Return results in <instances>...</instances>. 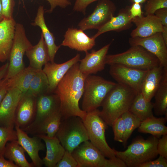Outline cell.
I'll use <instances>...</instances> for the list:
<instances>
[{"mask_svg":"<svg viewBox=\"0 0 167 167\" xmlns=\"http://www.w3.org/2000/svg\"><path fill=\"white\" fill-rule=\"evenodd\" d=\"M154 96L153 109L155 114L165 115L167 113V67H164L161 83Z\"/></svg>","mask_w":167,"mask_h":167,"instance_id":"cell-31","label":"cell"},{"mask_svg":"<svg viewBox=\"0 0 167 167\" xmlns=\"http://www.w3.org/2000/svg\"><path fill=\"white\" fill-rule=\"evenodd\" d=\"M8 89L7 79L4 78L0 80V105Z\"/></svg>","mask_w":167,"mask_h":167,"instance_id":"cell-46","label":"cell"},{"mask_svg":"<svg viewBox=\"0 0 167 167\" xmlns=\"http://www.w3.org/2000/svg\"><path fill=\"white\" fill-rule=\"evenodd\" d=\"M15 140H17L15 130L0 126V154H3L6 144L8 142Z\"/></svg>","mask_w":167,"mask_h":167,"instance_id":"cell-35","label":"cell"},{"mask_svg":"<svg viewBox=\"0 0 167 167\" xmlns=\"http://www.w3.org/2000/svg\"><path fill=\"white\" fill-rule=\"evenodd\" d=\"M55 136L65 150L71 153L82 143L89 140L83 120L76 116L62 119Z\"/></svg>","mask_w":167,"mask_h":167,"instance_id":"cell-7","label":"cell"},{"mask_svg":"<svg viewBox=\"0 0 167 167\" xmlns=\"http://www.w3.org/2000/svg\"><path fill=\"white\" fill-rule=\"evenodd\" d=\"M121 116L124 120L126 129L122 143L125 146L133 132L139 126L141 121L129 111L123 113Z\"/></svg>","mask_w":167,"mask_h":167,"instance_id":"cell-34","label":"cell"},{"mask_svg":"<svg viewBox=\"0 0 167 167\" xmlns=\"http://www.w3.org/2000/svg\"><path fill=\"white\" fill-rule=\"evenodd\" d=\"M154 14L159 19L163 26H167V8L159 9Z\"/></svg>","mask_w":167,"mask_h":167,"instance_id":"cell-45","label":"cell"},{"mask_svg":"<svg viewBox=\"0 0 167 167\" xmlns=\"http://www.w3.org/2000/svg\"><path fill=\"white\" fill-rule=\"evenodd\" d=\"M128 42L131 46H139L143 48L157 58L161 66L167 67V45L163 38L161 32L145 37H131Z\"/></svg>","mask_w":167,"mask_h":167,"instance_id":"cell-12","label":"cell"},{"mask_svg":"<svg viewBox=\"0 0 167 167\" xmlns=\"http://www.w3.org/2000/svg\"><path fill=\"white\" fill-rule=\"evenodd\" d=\"M161 34L163 38L165 44L167 45V26H163Z\"/></svg>","mask_w":167,"mask_h":167,"instance_id":"cell-49","label":"cell"},{"mask_svg":"<svg viewBox=\"0 0 167 167\" xmlns=\"http://www.w3.org/2000/svg\"><path fill=\"white\" fill-rule=\"evenodd\" d=\"M128 86L116 83L103 101L100 115L107 125L112 126L114 122L128 111L137 94Z\"/></svg>","mask_w":167,"mask_h":167,"instance_id":"cell-2","label":"cell"},{"mask_svg":"<svg viewBox=\"0 0 167 167\" xmlns=\"http://www.w3.org/2000/svg\"><path fill=\"white\" fill-rule=\"evenodd\" d=\"M79 63H76L69 69L54 92L60 101L62 119L76 116L83 120L87 114L79 105V101L83 94L86 77L80 72Z\"/></svg>","mask_w":167,"mask_h":167,"instance_id":"cell-1","label":"cell"},{"mask_svg":"<svg viewBox=\"0 0 167 167\" xmlns=\"http://www.w3.org/2000/svg\"><path fill=\"white\" fill-rule=\"evenodd\" d=\"M49 83L42 69L36 70L29 89L25 94L36 98L40 95L48 93Z\"/></svg>","mask_w":167,"mask_h":167,"instance_id":"cell-33","label":"cell"},{"mask_svg":"<svg viewBox=\"0 0 167 167\" xmlns=\"http://www.w3.org/2000/svg\"><path fill=\"white\" fill-rule=\"evenodd\" d=\"M99 0H75L73 7L74 11L82 13L84 15L86 14L87 7L91 4Z\"/></svg>","mask_w":167,"mask_h":167,"instance_id":"cell-40","label":"cell"},{"mask_svg":"<svg viewBox=\"0 0 167 167\" xmlns=\"http://www.w3.org/2000/svg\"><path fill=\"white\" fill-rule=\"evenodd\" d=\"M110 66L109 74L118 83L128 86L137 93L140 92L142 83L148 70L135 69L118 64Z\"/></svg>","mask_w":167,"mask_h":167,"instance_id":"cell-11","label":"cell"},{"mask_svg":"<svg viewBox=\"0 0 167 167\" xmlns=\"http://www.w3.org/2000/svg\"><path fill=\"white\" fill-rule=\"evenodd\" d=\"M4 19L13 18V13L15 6V0H1Z\"/></svg>","mask_w":167,"mask_h":167,"instance_id":"cell-39","label":"cell"},{"mask_svg":"<svg viewBox=\"0 0 167 167\" xmlns=\"http://www.w3.org/2000/svg\"><path fill=\"white\" fill-rule=\"evenodd\" d=\"M153 103L147 101L142 93H138L129 110L141 121L153 116Z\"/></svg>","mask_w":167,"mask_h":167,"instance_id":"cell-32","label":"cell"},{"mask_svg":"<svg viewBox=\"0 0 167 167\" xmlns=\"http://www.w3.org/2000/svg\"><path fill=\"white\" fill-rule=\"evenodd\" d=\"M130 7V6H127L121 9L117 16H113L92 37L96 39L101 34L108 32H120L130 29L133 25L129 11Z\"/></svg>","mask_w":167,"mask_h":167,"instance_id":"cell-22","label":"cell"},{"mask_svg":"<svg viewBox=\"0 0 167 167\" xmlns=\"http://www.w3.org/2000/svg\"><path fill=\"white\" fill-rule=\"evenodd\" d=\"M71 154L77 162V167H127L125 163L117 157L106 159L89 140L79 145Z\"/></svg>","mask_w":167,"mask_h":167,"instance_id":"cell-8","label":"cell"},{"mask_svg":"<svg viewBox=\"0 0 167 167\" xmlns=\"http://www.w3.org/2000/svg\"><path fill=\"white\" fill-rule=\"evenodd\" d=\"M105 64H118L137 69L149 70L160 65L154 55L139 46H131L126 51L119 54L107 55Z\"/></svg>","mask_w":167,"mask_h":167,"instance_id":"cell-4","label":"cell"},{"mask_svg":"<svg viewBox=\"0 0 167 167\" xmlns=\"http://www.w3.org/2000/svg\"><path fill=\"white\" fill-rule=\"evenodd\" d=\"M167 159L159 155L155 160L148 161L139 165L138 167H167Z\"/></svg>","mask_w":167,"mask_h":167,"instance_id":"cell-41","label":"cell"},{"mask_svg":"<svg viewBox=\"0 0 167 167\" xmlns=\"http://www.w3.org/2000/svg\"><path fill=\"white\" fill-rule=\"evenodd\" d=\"M29 62V66L36 70H41L43 66L49 61L47 48L42 34L37 44L25 52Z\"/></svg>","mask_w":167,"mask_h":167,"instance_id":"cell-27","label":"cell"},{"mask_svg":"<svg viewBox=\"0 0 167 167\" xmlns=\"http://www.w3.org/2000/svg\"><path fill=\"white\" fill-rule=\"evenodd\" d=\"M116 84L99 76H88L84 81L82 109L88 113L101 106L107 94Z\"/></svg>","mask_w":167,"mask_h":167,"instance_id":"cell-5","label":"cell"},{"mask_svg":"<svg viewBox=\"0 0 167 167\" xmlns=\"http://www.w3.org/2000/svg\"><path fill=\"white\" fill-rule=\"evenodd\" d=\"M37 135L45 142L46 148V156L42 159L43 164L47 167H56L65 149L56 136L49 137L44 135Z\"/></svg>","mask_w":167,"mask_h":167,"instance_id":"cell-24","label":"cell"},{"mask_svg":"<svg viewBox=\"0 0 167 167\" xmlns=\"http://www.w3.org/2000/svg\"><path fill=\"white\" fill-rule=\"evenodd\" d=\"M0 167H18L14 162L5 159L3 154H0Z\"/></svg>","mask_w":167,"mask_h":167,"instance_id":"cell-47","label":"cell"},{"mask_svg":"<svg viewBox=\"0 0 167 167\" xmlns=\"http://www.w3.org/2000/svg\"><path fill=\"white\" fill-rule=\"evenodd\" d=\"M157 150L158 155L167 159V134L158 139Z\"/></svg>","mask_w":167,"mask_h":167,"instance_id":"cell-43","label":"cell"},{"mask_svg":"<svg viewBox=\"0 0 167 167\" xmlns=\"http://www.w3.org/2000/svg\"><path fill=\"white\" fill-rule=\"evenodd\" d=\"M165 117L156 118L153 116L141 121L138 127L139 132L150 134L158 138L167 134V127L165 125L167 121V114Z\"/></svg>","mask_w":167,"mask_h":167,"instance_id":"cell-28","label":"cell"},{"mask_svg":"<svg viewBox=\"0 0 167 167\" xmlns=\"http://www.w3.org/2000/svg\"><path fill=\"white\" fill-rule=\"evenodd\" d=\"M100 111L97 109L87 113L83 120L89 140L105 157L115 159V149L109 147L106 140L105 133L107 125L100 116Z\"/></svg>","mask_w":167,"mask_h":167,"instance_id":"cell-6","label":"cell"},{"mask_svg":"<svg viewBox=\"0 0 167 167\" xmlns=\"http://www.w3.org/2000/svg\"><path fill=\"white\" fill-rule=\"evenodd\" d=\"M144 6L145 15L154 14L157 10L167 8V0H146Z\"/></svg>","mask_w":167,"mask_h":167,"instance_id":"cell-37","label":"cell"},{"mask_svg":"<svg viewBox=\"0 0 167 167\" xmlns=\"http://www.w3.org/2000/svg\"><path fill=\"white\" fill-rule=\"evenodd\" d=\"M49 4V9L45 12L49 13H52L57 7L62 8H65L71 4V2L68 0H45Z\"/></svg>","mask_w":167,"mask_h":167,"instance_id":"cell-42","label":"cell"},{"mask_svg":"<svg viewBox=\"0 0 167 167\" xmlns=\"http://www.w3.org/2000/svg\"><path fill=\"white\" fill-rule=\"evenodd\" d=\"M62 120L61 113L60 111H59L38 124L22 130L28 134L33 135H44L49 137H54L59 129Z\"/></svg>","mask_w":167,"mask_h":167,"instance_id":"cell-23","label":"cell"},{"mask_svg":"<svg viewBox=\"0 0 167 167\" xmlns=\"http://www.w3.org/2000/svg\"><path fill=\"white\" fill-rule=\"evenodd\" d=\"M111 0H99L93 12L78 23L79 28L83 31L100 29L113 16L116 10Z\"/></svg>","mask_w":167,"mask_h":167,"instance_id":"cell-10","label":"cell"},{"mask_svg":"<svg viewBox=\"0 0 167 167\" xmlns=\"http://www.w3.org/2000/svg\"><path fill=\"white\" fill-rule=\"evenodd\" d=\"M36 98L25 94L20 99L15 116V126L24 129L33 121L36 113Z\"/></svg>","mask_w":167,"mask_h":167,"instance_id":"cell-18","label":"cell"},{"mask_svg":"<svg viewBox=\"0 0 167 167\" xmlns=\"http://www.w3.org/2000/svg\"><path fill=\"white\" fill-rule=\"evenodd\" d=\"M24 95L16 88L8 89L0 105V126L14 129L16 109Z\"/></svg>","mask_w":167,"mask_h":167,"instance_id":"cell-13","label":"cell"},{"mask_svg":"<svg viewBox=\"0 0 167 167\" xmlns=\"http://www.w3.org/2000/svg\"><path fill=\"white\" fill-rule=\"evenodd\" d=\"M112 127L114 133V140L123 143L126 129L124 120L121 116L114 122Z\"/></svg>","mask_w":167,"mask_h":167,"instance_id":"cell-36","label":"cell"},{"mask_svg":"<svg viewBox=\"0 0 167 167\" xmlns=\"http://www.w3.org/2000/svg\"><path fill=\"white\" fill-rule=\"evenodd\" d=\"M44 12V6H39L34 22L31 23V24L34 26H38L40 28L42 32L41 34L47 48L49 62H53L55 55L61 46H57L56 45L54 36L50 32L45 23Z\"/></svg>","mask_w":167,"mask_h":167,"instance_id":"cell-25","label":"cell"},{"mask_svg":"<svg viewBox=\"0 0 167 167\" xmlns=\"http://www.w3.org/2000/svg\"><path fill=\"white\" fill-rule=\"evenodd\" d=\"M16 22L14 18L0 22V62L8 60L14 37Z\"/></svg>","mask_w":167,"mask_h":167,"instance_id":"cell-21","label":"cell"},{"mask_svg":"<svg viewBox=\"0 0 167 167\" xmlns=\"http://www.w3.org/2000/svg\"><path fill=\"white\" fill-rule=\"evenodd\" d=\"M132 21L136 27L131 33L132 37H145L163 30V26L161 21L154 14L136 17Z\"/></svg>","mask_w":167,"mask_h":167,"instance_id":"cell-20","label":"cell"},{"mask_svg":"<svg viewBox=\"0 0 167 167\" xmlns=\"http://www.w3.org/2000/svg\"><path fill=\"white\" fill-rule=\"evenodd\" d=\"M164 68L159 65L148 70L140 89V92L147 101H151L154 96L161 83Z\"/></svg>","mask_w":167,"mask_h":167,"instance_id":"cell-26","label":"cell"},{"mask_svg":"<svg viewBox=\"0 0 167 167\" xmlns=\"http://www.w3.org/2000/svg\"><path fill=\"white\" fill-rule=\"evenodd\" d=\"M78 163L71 153L65 150L61 159L56 167H77Z\"/></svg>","mask_w":167,"mask_h":167,"instance_id":"cell-38","label":"cell"},{"mask_svg":"<svg viewBox=\"0 0 167 167\" xmlns=\"http://www.w3.org/2000/svg\"><path fill=\"white\" fill-rule=\"evenodd\" d=\"M9 62H7L0 67V80L5 78L7 73Z\"/></svg>","mask_w":167,"mask_h":167,"instance_id":"cell-48","label":"cell"},{"mask_svg":"<svg viewBox=\"0 0 167 167\" xmlns=\"http://www.w3.org/2000/svg\"><path fill=\"white\" fill-rule=\"evenodd\" d=\"M158 139L153 135L146 139L139 137L134 139L125 151L115 149V156L122 161L126 167H138L157 156Z\"/></svg>","mask_w":167,"mask_h":167,"instance_id":"cell-3","label":"cell"},{"mask_svg":"<svg viewBox=\"0 0 167 167\" xmlns=\"http://www.w3.org/2000/svg\"><path fill=\"white\" fill-rule=\"evenodd\" d=\"M32 46L26 36L23 25L16 23L5 79H7L12 77L25 68L23 61L24 54Z\"/></svg>","mask_w":167,"mask_h":167,"instance_id":"cell-9","label":"cell"},{"mask_svg":"<svg viewBox=\"0 0 167 167\" xmlns=\"http://www.w3.org/2000/svg\"><path fill=\"white\" fill-rule=\"evenodd\" d=\"M61 46H67L78 51L86 52L95 45V39L89 37L79 28H69L64 36Z\"/></svg>","mask_w":167,"mask_h":167,"instance_id":"cell-19","label":"cell"},{"mask_svg":"<svg viewBox=\"0 0 167 167\" xmlns=\"http://www.w3.org/2000/svg\"><path fill=\"white\" fill-rule=\"evenodd\" d=\"M69 0V1H70V0Z\"/></svg>","mask_w":167,"mask_h":167,"instance_id":"cell-52","label":"cell"},{"mask_svg":"<svg viewBox=\"0 0 167 167\" xmlns=\"http://www.w3.org/2000/svg\"><path fill=\"white\" fill-rule=\"evenodd\" d=\"M4 19L3 15L2 13V6L1 3V0H0V22L2 21Z\"/></svg>","mask_w":167,"mask_h":167,"instance_id":"cell-50","label":"cell"},{"mask_svg":"<svg viewBox=\"0 0 167 167\" xmlns=\"http://www.w3.org/2000/svg\"><path fill=\"white\" fill-rule=\"evenodd\" d=\"M111 43L91 53L85 52V57L80 60L79 68L80 72L86 77L92 74H95L104 69L105 59Z\"/></svg>","mask_w":167,"mask_h":167,"instance_id":"cell-15","label":"cell"},{"mask_svg":"<svg viewBox=\"0 0 167 167\" xmlns=\"http://www.w3.org/2000/svg\"><path fill=\"white\" fill-rule=\"evenodd\" d=\"M129 11L132 19L136 17H141L143 15L141 6L139 3H133L130 6Z\"/></svg>","mask_w":167,"mask_h":167,"instance_id":"cell-44","label":"cell"},{"mask_svg":"<svg viewBox=\"0 0 167 167\" xmlns=\"http://www.w3.org/2000/svg\"><path fill=\"white\" fill-rule=\"evenodd\" d=\"M17 141L31 158L34 167H41L43 165L42 160L39 155V152L44 151L45 144L38 135L30 137L28 134L18 126H15Z\"/></svg>","mask_w":167,"mask_h":167,"instance_id":"cell-14","label":"cell"},{"mask_svg":"<svg viewBox=\"0 0 167 167\" xmlns=\"http://www.w3.org/2000/svg\"><path fill=\"white\" fill-rule=\"evenodd\" d=\"M80 60V55L77 54L74 57L62 63L48 62L42 70L46 75L49 83L48 93L54 92L58 84L69 69Z\"/></svg>","mask_w":167,"mask_h":167,"instance_id":"cell-17","label":"cell"},{"mask_svg":"<svg viewBox=\"0 0 167 167\" xmlns=\"http://www.w3.org/2000/svg\"><path fill=\"white\" fill-rule=\"evenodd\" d=\"M49 93L42 94L36 97L35 118L32 122L27 127L34 126L60 111V102L58 97L55 94Z\"/></svg>","mask_w":167,"mask_h":167,"instance_id":"cell-16","label":"cell"},{"mask_svg":"<svg viewBox=\"0 0 167 167\" xmlns=\"http://www.w3.org/2000/svg\"><path fill=\"white\" fill-rule=\"evenodd\" d=\"M146 1V0H131V1L133 3H136L141 4L144 3Z\"/></svg>","mask_w":167,"mask_h":167,"instance_id":"cell-51","label":"cell"},{"mask_svg":"<svg viewBox=\"0 0 167 167\" xmlns=\"http://www.w3.org/2000/svg\"><path fill=\"white\" fill-rule=\"evenodd\" d=\"M25 151L19 144L17 140L8 142L3 153L5 158L13 162L18 167H32L27 160L24 154Z\"/></svg>","mask_w":167,"mask_h":167,"instance_id":"cell-29","label":"cell"},{"mask_svg":"<svg viewBox=\"0 0 167 167\" xmlns=\"http://www.w3.org/2000/svg\"><path fill=\"white\" fill-rule=\"evenodd\" d=\"M36 70L29 66L7 79L8 89L16 88L24 95L29 89Z\"/></svg>","mask_w":167,"mask_h":167,"instance_id":"cell-30","label":"cell"}]
</instances>
